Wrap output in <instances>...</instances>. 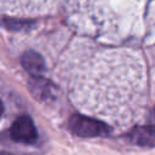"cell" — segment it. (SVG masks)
Wrapping results in <instances>:
<instances>
[{
    "label": "cell",
    "instance_id": "7a4b0ae2",
    "mask_svg": "<svg viewBox=\"0 0 155 155\" xmlns=\"http://www.w3.org/2000/svg\"><path fill=\"white\" fill-rule=\"evenodd\" d=\"M11 137L16 142L34 143L36 139V130L29 116L18 117L11 127Z\"/></svg>",
    "mask_w": 155,
    "mask_h": 155
},
{
    "label": "cell",
    "instance_id": "5b68a950",
    "mask_svg": "<svg viewBox=\"0 0 155 155\" xmlns=\"http://www.w3.org/2000/svg\"><path fill=\"white\" fill-rule=\"evenodd\" d=\"M2 110H4V107H2V103H1V101H0V115L2 114Z\"/></svg>",
    "mask_w": 155,
    "mask_h": 155
},
{
    "label": "cell",
    "instance_id": "6da1fadb",
    "mask_svg": "<svg viewBox=\"0 0 155 155\" xmlns=\"http://www.w3.org/2000/svg\"><path fill=\"white\" fill-rule=\"evenodd\" d=\"M69 128L79 137H97L107 134L109 132V127L104 122L80 114L73 115L70 117Z\"/></svg>",
    "mask_w": 155,
    "mask_h": 155
},
{
    "label": "cell",
    "instance_id": "3957f363",
    "mask_svg": "<svg viewBox=\"0 0 155 155\" xmlns=\"http://www.w3.org/2000/svg\"><path fill=\"white\" fill-rule=\"evenodd\" d=\"M21 61H22V65L24 67V69L34 78H39L44 73V69H45L44 61L39 53L28 51L22 54Z\"/></svg>",
    "mask_w": 155,
    "mask_h": 155
},
{
    "label": "cell",
    "instance_id": "8992f818",
    "mask_svg": "<svg viewBox=\"0 0 155 155\" xmlns=\"http://www.w3.org/2000/svg\"><path fill=\"white\" fill-rule=\"evenodd\" d=\"M0 155H11V154H8V153H0Z\"/></svg>",
    "mask_w": 155,
    "mask_h": 155
},
{
    "label": "cell",
    "instance_id": "277c9868",
    "mask_svg": "<svg viewBox=\"0 0 155 155\" xmlns=\"http://www.w3.org/2000/svg\"><path fill=\"white\" fill-rule=\"evenodd\" d=\"M132 139L134 143L144 147L153 145L155 142V128L151 126L138 127L132 133Z\"/></svg>",
    "mask_w": 155,
    "mask_h": 155
}]
</instances>
